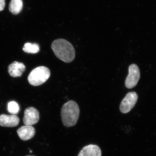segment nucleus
Masks as SVG:
<instances>
[{"instance_id": "obj_1", "label": "nucleus", "mask_w": 156, "mask_h": 156, "mask_svg": "<svg viewBox=\"0 0 156 156\" xmlns=\"http://www.w3.org/2000/svg\"><path fill=\"white\" fill-rule=\"evenodd\" d=\"M51 48L56 57L64 62H72L75 58V50L72 44L66 40L58 39L52 43Z\"/></svg>"}, {"instance_id": "obj_2", "label": "nucleus", "mask_w": 156, "mask_h": 156, "mask_svg": "<svg viewBox=\"0 0 156 156\" xmlns=\"http://www.w3.org/2000/svg\"><path fill=\"white\" fill-rule=\"evenodd\" d=\"M79 105L74 101H69L65 104L61 109L62 123L66 127H73L77 123L80 117Z\"/></svg>"}, {"instance_id": "obj_3", "label": "nucleus", "mask_w": 156, "mask_h": 156, "mask_svg": "<svg viewBox=\"0 0 156 156\" xmlns=\"http://www.w3.org/2000/svg\"><path fill=\"white\" fill-rule=\"evenodd\" d=\"M50 76V71L48 68L40 66L31 72L28 76V81L32 86H39L44 84Z\"/></svg>"}, {"instance_id": "obj_4", "label": "nucleus", "mask_w": 156, "mask_h": 156, "mask_svg": "<svg viewBox=\"0 0 156 156\" xmlns=\"http://www.w3.org/2000/svg\"><path fill=\"white\" fill-rule=\"evenodd\" d=\"M140 78L139 67L135 64H131L128 69V75L126 78L125 85L128 89H132L136 86Z\"/></svg>"}, {"instance_id": "obj_5", "label": "nucleus", "mask_w": 156, "mask_h": 156, "mask_svg": "<svg viewBox=\"0 0 156 156\" xmlns=\"http://www.w3.org/2000/svg\"><path fill=\"white\" fill-rule=\"evenodd\" d=\"M138 99V95L134 92H130L121 102L120 110L123 114H126L131 111L134 107Z\"/></svg>"}, {"instance_id": "obj_6", "label": "nucleus", "mask_w": 156, "mask_h": 156, "mask_svg": "<svg viewBox=\"0 0 156 156\" xmlns=\"http://www.w3.org/2000/svg\"><path fill=\"white\" fill-rule=\"evenodd\" d=\"M40 119L38 111L35 108L30 107L26 109L23 119L25 126H32L37 124Z\"/></svg>"}, {"instance_id": "obj_7", "label": "nucleus", "mask_w": 156, "mask_h": 156, "mask_svg": "<svg viewBox=\"0 0 156 156\" xmlns=\"http://www.w3.org/2000/svg\"><path fill=\"white\" fill-rule=\"evenodd\" d=\"M19 122V118L16 115L2 114L0 115V126L2 127H16Z\"/></svg>"}, {"instance_id": "obj_8", "label": "nucleus", "mask_w": 156, "mask_h": 156, "mask_svg": "<svg viewBox=\"0 0 156 156\" xmlns=\"http://www.w3.org/2000/svg\"><path fill=\"white\" fill-rule=\"evenodd\" d=\"M26 66L22 62L14 61L9 66L8 72L13 77H18L22 76L23 73L25 71Z\"/></svg>"}, {"instance_id": "obj_9", "label": "nucleus", "mask_w": 156, "mask_h": 156, "mask_svg": "<svg viewBox=\"0 0 156 156\" xmlns=\"http://www.w3.org/2000/svg\"><path fill=\"white\" fill-rule=\"evenodd\" d=\"M20 138L23 140H27L32 138L35 134V130L33 126H25L19 128L17 131Z\"/></svg>"}, {"instance_id": "obj_10", "label": "nucleus", "mask_w": 156, "mask_h": 156, "mask_svg": "<svg viewBox=\"0 0 156 156\" xmlns=\"http://www.w3.org/2000/svg\"><path fill=\"white\" fill-rule=\"evenodd\" d=\"M101 151L98 146L90 144L84 147L78 156H101Z\"/></svg>"}, {"instance_id": "obj_11", "label": "nucleus", "mask_w": 156, "mask_h": 156, "mask_svg": "<svg viewBox=\"0 0 156 156\" xmlns=\"http://www.w3.org/2000/svg\"><path fill=\"white\" fill-rule=\"evenodd\" d=\"M22 0H11L9 5V11L14 14H19L23 9Z\"/></svg>"}, {"instance_id": "obj_12", "label": "nucleus", "mask_w": 156, "mask_h": 156, "mask_svg": "<svg viewBox=\"0 0 156 156\" xmlns=\"http://www.w3.org/2000/svg\"><path fill=\"white\" fill-rule=\"evenodd\" d=\"M23 50L27 53L35 54L38 53L40 51V46L36 43H26L23 48Z\"/></svg>"}, {"instance_id": "obj_13", "label": "nucleus", "mask_w": 156, "mask_h": 156, "mask_svg": "<svg viewBox=\"0 0 156 156\" xmlns=\"http://www.w3.org/2000/svg\"><path fill=\"white\" fill-rule=\"evenodd\" d=\"M8 111L11 114H17L20 111L19 105L16 101H10L8 104Z\"/></svg>"}, {"instance_id": "obj_14", "label": "nucleus", "mask_w": 156, "mask_h": 156, "mask_svg": "<svg viewBox=\"0 0 156 156\" xmlns=\"http://www.w3.org/2000/svg\"><path fill=\"white\" fill-rule=\"evenodd\" d=\"M5 0H0V11H3L5 9Z\"/></svg>"}, {"instance_id": "obj_15", "label": "nucleus", "mask_w": 156, "mask_h": 156, "mask_svg": "<svg viewBox=\"0 0 156 156\" xmlns=\"http://www.w3.org/2000/svg\"></svg>"}]
</instances>
